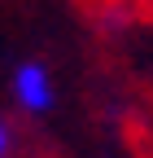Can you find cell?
<instances>
[{
  "label": "cell",
  "mask_w": 153,
  "mask_h": 158,
  "mask_svg": "<svg viewBox=\"0 0 153 158\" xmlns=\"http://www.w3.org/2000/svg\"><path fill=\"white\" fill-rule=\"evenodd\" d=\"M13 97H18V106H22L26 114H48L53 101H57L48 66L44 62H22L13 70Z\"/></svg>",
  "instance_id": "1"
},
{
  "label": "cell",
  "mask_w": 153,
  "mask_h": 158,
  "mask_svg": "<svg viewBox=\"0 0 153 158\" xmlns=\"http://www.w3.org/2000/svg\"><path fill=\"white\" fill-rule=\"evenodd\" d=\"M0 158H9V123L0 118Z\"/></svg>",
  "instance_id": "2"
}]
</instances>
